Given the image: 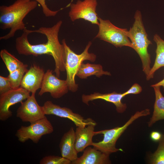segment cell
I'll use <instances>...</instances> for the list:
<instances>
[{"mask_svg":"<svg viewBox=\"0 0 164 164\" xmlns=\"http://www.w3.org/2000/svg\"><path fill=\"white\" fill-rule=\"evenodd\" d=\"M62 24L60 20L51 27H42L34 30H26V29L15 40V48L20 55L51 56L55 63L54 72L58 78L60 77V72L65 70V49L58 38Z\"/></svg>","mask_w":164,"mask_h":164,"instance_id":"obj_1","label":"cell"},{"mask_svg":"<svg viewBox=\"0 0 164 164\" xmlns=\"http://www.w3.org/2000/svg\"><path fill=\"white\" fill-rule=\"evenodd\" d=\"M37 2L32 0H16L9 5L0 6V28L10 29L6 35L0 37V40H7L14 36L19 30L26 29L23 19L37 6Z\"/></svg>","mask_w":164,"mask_h":164,"instance_id":"obj_2","label":"cell"},{"mask_svg":"<svg viewBox=\"0 0 164 164\" xmlns=\"http://www.w3.org/2000/svg\"><path fill=\"white\" fill-rule=\"evenodd\" d=\"M134 19L133 26L128 31V36L132 43V49L137 53L140 58L143 71L146 76L151 69L150 56L148 49L149 46L152 43L148 39L139 11H136Z\"/></svg>","mask_w":164,"mask_h":164,"instance_id":"obj_3","label":"cell"},{"mask_svg":"<svg viewBox=\"0 0 164 164\" xmlns=\"http://www.w3.org/2000/svg\"><path fill=\"white\" fill-rule=\"evenodd\" d=\"M150 114V111L149 109L138 111L132 115L129 119L121 126L95 132V135L103 134V138L102 141L98 142H93L91 146L96 149L109 155L118 151H122L121 149H118L116 147L117 140L128 127L135 121L139 118L146 116Z\"/></svg>","mask_w":164,"mask_h":164,"instance_id":"obj_4","label":"cell"},{"mask_svg":"<svg viewBox=\"0 0 164 164\" xmlns=\"http://www.w3.org/2000/svg\"><path fill=\"white\" fill-rule=\"evenodd\" d=\"M65 53V70L67 73V81L69 90L73 92L78 90V85L75 82V77L83 62L88 60L92 62L95 61L96 55L88 52V50L92 44L89 41L84 51L80 54L76 53L67 45L65 40L62 41Z\"/></svg>","mask_w":164,"mask_h":164,"instance_id":"obj_5","label":"cell"},{"mask_svg":"<svg viewBox=\"0 0 164 164\" xmlns=\"http://www.w3.org/2000/svg\"><path fill=\"white\" fill-rule=\"evenodd\" d=\"M98 32L95 37L110 43L116 47L123 46L133 48L128 36V31L126 29L118 28L108 20H104L99 17Z\"/></svg>","mask_w":164,"mask_h":164,"instance_id":"obj_6","label":"cell"},{"mask_svg":"<svg viewBox=\"0 0 164 164\" xmlns=\"http://www.w3.org/2000/svg\"><path fill=\"white\" fill-rule=\"evenodd\" d=\"M53 131L51 123L45 117L28 126H21L17 130L15 135L20 142L23 143L30 139L37 143L42 136L50 134Z\"/></svg>","mask_w":164,"mask_h":164,"instance_id":"obj_7","label":"cell"},{"mask_svg":"<svg viewBox=\"0 0 164 164\" xmlns=\"http://www.w3.org/2000/svg\"><path fill=\"white\" fill-rule=\"evenodd\" d=\"M97 5V0H78L70 5L69 16L72 22L83 19L98 26L99 17L96 12Z\"/></svg>","mask_w":164,"mask_h":164,"instance_id":"obj_8","label":"cell"},{"mask_svg":"<svg viewBox=\"0 0 164 164\" xmlns=\"http://www.w3.org/2000/svg\"><path fill=\"white\" fill-rule=\"evenodd\" d=\"M30 92L21 87L0 95V120L4 121L12 116L9 110L12 105L22 103L30 96Z\"/></svg>","mask_w":164,"mask_h":164,"instance_id":"obj_9","label":"cell"},{"mask_svg":"<svg viewBox=\"0 0 164 164\" xmlns=\"http://www.w3.org/2000/svg\"><path fill=\"white\" fill-rule=\"evenodd\" d=\"M35 93H32L16 111V116L23 122L32 123L45 118L42 106H40L35 98Z\"/></svg>","mask_w":164,"mask_h":164,"instance_id":"obj_10","label":"cell"},{"mask_svg":"<svg viewBox=\"0 0 164 164\" xmlns=\"http://www.w3.org/2000/svg\"><path fill=\"white\" fill-rule=\"evenodd\" d=\"M39 95L49 92L54 98H59L67 93L69 88L66 80L59 79L53 74L52 70H48L45 73Z\"/></svg>","mask_w":164,"mask_h":164,"instance_id":"obj_11","label":"cell"},{"mask_svg":"<svg viewBox=\"0 0 164 164\" xmlns=\"http://www.w3.org/2000/svg\"><path fill=\"white\" fill-rule=\"evenodd\" d=\"M42 108L45 115H54L68 118L72 121L77 127H85L93 120L90 118L85 119L79 114L74 113L70 108L61 107L50 101H46Z\"/></svg>","mask_w":164,"mask_h":164,"instance_id":"obj_12","label":"cell"},{"mask_svg":"<svg viewBox=\"0 0 164 164\" xmlns=\"http://www.w3.org/2000/svg\"><path fill=\"white\" fill-rule=\"evenodd\" d=\"M45 73L43 69L39 66H31L24 75L20 87L30 93H36L41 87Z\"/></svg>","mask_w":164,"mask_h":164,"instance_id":"obj_13","label":"cell"},{"mask_svg":"<svg viewBox=\"0 0 164 164\" xmlns=\"http://www.w3.org/2000/svg\"><path fill=\"white\" fill-rule=\"evenodd\" d=\"M125 97L123 93H118L114 91L107 94L94 92L90 94H83L81 98L83 102L87 105H89V101L99 99L112 103L115 105L117 112L121 113L125 111L127 107L126 104L121 102L122 98Z\"/></svg>","mask_w":164,"mask_h":164,"instance_id":"obj_14","label":"cell"},{"mask_svg":"<svg viewBox=\"0 0 164 164\" xmlns=\"http://www.w3.org/2000/svg\"><path fill=\"white\" fill-rule=\"evenodd\" d=\"M96 125V123L93 120L85 127H77L75 131V146L78 153L92 145L93 137L95 135L94 130Z\"/></svg>","mask_w":164,"mask_h":164,"instance_id":"obj_15","label":"cell"},{"mask_svg":"<svg viewBox=\"0 0 164 164\" xmlns=\"http://www.w3.org/2000/svg\"><path fill=\"white\" fill-rule=\"evenodd\" d=\"M110 155L94 147H87L82 155L71 162L73 164H109L111 161Z\"/></svg>","mask_w":164,"mask_h":164,"instance_id":"obj_16","label":"cell"},{"mask_svg":"<svg viewBox=\"0 0 164 164\" xmlns=\"http://www.w3.org/2000/svg\"><path fill=\"white\" fill-rule=\"evenodd\" d=\"M75 132L73 128L71 127L63 134L59 144L62 156L71 162L78 157L75 146Z\"/></svg>","mask_w":164,"mask_h":164,"instance_id":"obj_17","label":"cell"},{"mask_svg":"<svg viewBox=\"0 0 164 164\" xmlns=\"http://www.w3.org/2000/svg\"><path fill=\"white\" fill-rule=\"evenodd\" d=\"M153 87L155 93V101L152 116L148 122L149 127H151L157 121L164 119V97L161 92L160 87Z\"/></svg>","mask_w":164,"mask_h":164,"instance_id":"obj_18","label":"cell"},{"mask_svg":"<svg viewBox=\"0 0 164 164\" xmlns=\"http://www.w3.org/2000/svg\"><path fill=\"white\" fill-rule=\"evenodd\" d=\"M153 40L157 45L156 56L154 65L146 76L147 80L153 78L155 72L160 68L164 67V40L157 34L154 36Z\"/></svg>","mask_w":164,"mask_h":164,"instance_id":"obj_19","label":"cell"},{"mask_svg":"<svg viewBox=\"0 0 164 164\" xmlns=\"http://www.w3.org/2000/svg\"><path fill=\"white\" fill-rule=\"evenodd\" d=\"M110 76V72L104 71L102 66L99 64L82 63L77 74L78 77L81 79H86L88 77L95 75L100 77L103 75Z\"/></svg>","mask_w":164,"mask_h":164,"instance_id":"obj_20","label":"cell"},{"mask_svg":"<svg viewBox=\"0 0 164 164\" xmlns=\"http://www.w3.org/2000/svg\"><path fill=\"white\" fill-rule=\"evenodd\" d=\"M0 56L9 73L15 71L24 64L6 50H1Z\"/></svg>","mask_w":164,"mask_h":164,"instance_id":"obj_21","label":"cell"},{"mask_svg":"<svg viewBox=\"0 0 164 164\" xmlns=\"http://www.w3.org/2000/svg\"><path fill=\"white\" fill-rule=\"evenodd\" d=\"M27 67V64H23L15 71L9 73L8 77L13 89L20 87L24 74L28 70Z\"/></svg>","mask_w":164,"mask_h":164,"instance_id":"obj_22","label":"cell"},{"mask_svg":"<svg viewBox=\"0 0 164 164\" xmlns=\"http://www.w3.org/2000/svg\"><path fill=\"white\" fill-rule=\"evenodd\" d=\"M156 151L151 155L150 163L152 164H164V134L162 135Z\"/></svg>","mask_w":164,"mask_h":164,"instance_id":"obj_23","label":"cell"},{"mask_svg":"<svg viewBox=\"0 0 164 164\" xmlns=\"http://www.w3.org/2000/svg\"><path fill=\"white\" fill-rule=\"evenodd\" d=\"M71 162L63 157L50 155L43 157L40 161V164H70Z\"/></svg>","mask_w":164,"mask_h":164,"instance_id":"obj_24","label":"cell"},{"mask_svg":"<svg viewBox=\"0 0 164 164\" xmlns=\"http://www.w3.org/2000/svg\"><path fill=\"white\" fill-rule=\"evenodd\" d=\"M13 89L8 78L0 76V95Z\"/></svg>","mask_w":164,"mask_h":164,"instance_id":"obj_25","label":"cell"},{"mask_svg":"<svg viewBox=\"0 0 164 164\" xmlns=\"http://www.w3.org/2000/svg\"><path fill=\"white\" fill-rule=\"evenodd\" d=\"M36 1L38 3L42 8L43 12L46 17L54 16L60 10L53 11L49 9L46 4L45 0H32Z\"/></svg>","mask_w":164,"mask_h":164,"instance_id":"obj_26","label":"cell"},{"mask_svg":"<svg viewBox=\"0 0 164 164\" xmlns=\"http://www.w3.org/2000/svg\"><path fill=\"white\" fill-rule=\"evenodd\" d=\"M142 90L141 87L138 84L135 83L128 91L123 93L125 96L129 94H138Z\"/></svg>","mask_w":164,"mask_h":164,"instance_id":"obj_27","label":"cell"},{"mask_svg":"<svg viewBox=\"0 0 164 164\" xmlns=\"http://www.w3.org/2000/svg\"><path fill=\"white\" fill-rule=\"evenodd\" d=\"M162 135L158 131H153L150 134L151 139L153 141H159L162 137Z\"/></svg>","mask_w":164,"mask_h":164,"instance_id":"obj_28","label":"cell"},{"mask_svg":"<svg viewBox=\"0 0 164 164\" xmlns=\"http://www.w3.org/2000/svg\"><path fill=\"white\" fill-rule=\"evenodd\" d=\"M151 86L152 87L155 86H158L160 87L162 86L164 88V79L159 82L155 84L152 85Z\"/></svg>","mask_w":164,"mask_h":164,"instance_id":"obj_29","label":"cell"}]
</instances>
